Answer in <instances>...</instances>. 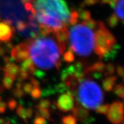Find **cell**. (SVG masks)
<instances>
[{
  "label": "cell",
  "instance_id": "obj_11",
  "mask_svg": "<svg viewBox=\"0 0 124 124\" xmlns=\"http://www.w3.org/2000/svg\"><path fill=\"white\" fill-rule=\"evenodd\" d=\"M14 29L10 24L5 22H0V41L6 43L13 37Z\"/></svg>",
  "mask_w": 124,
  "mask_h": 124
},
{
  "label": "cell",
  "instance_id": "obj_36",
  "mask_svg": "<svg viewBox=\"0 0 124 124\" xmlns=\"http://www.w3.org/2000/svg\"><path fill=\"white\" fill-rule=\"evenodd\" d=\"M18 106V102L17 101V100L14 98H11L10 99L7 103V106L8 107L9 109L10 110H15L16 109V108Z\"/></svg>",
  "mask_w": 124,
  "mask_h": 124
},
{
  "label": "cell",
  "instance_id": "obj_35",
  "mask_svg": "<svg viewBox=\"0 0 124 124\" xmlns=\"http://www.w3.org/2000/svg\"><path fill=\"white\" fill-rule=\"evenodd\" d=\"M82 23H84L85 25H86L87 26L89 27L90 28H91L92 30H95L97 26V22L92 19V18L89 19L87 21L83 22Z\"/></svg>",
  "mask_w": 124,
  "mask_h": 124
},
{
  "label": "cell",
  "instance_id": "obj_40",
  "mask_svg": "<svg viewBox=\"0 0 124 124\" xmlns=\"http://www.w3.org/2000/svg\"><path fill=\"white\" fill-rule=\"evenodd\" d=\"M99 3V0H83L82 6L81 8H84L85 6H91Z\"/></svg>",
  "mask_w": 124,
  "mask_h": 124
},
{
  "label": "cell",
  "instance_id": "obj_20",
  "mask_svg": "<svg viewBox=\"0 0 124 124\" xmlns=\"http://www.w3.org/2000/svg\"><path fill=\"white\" fill-rule=\"evenodd\" d=\"M77 10L78 12L79 20L80 19L82 22H85L91 18V13L88 10H85L83 8H79Z\"/></svg>",
  "mask_w": 124,
  "mask_h": 124
},
{
  "label": "cell",
  "instance_id": "obj_49",
  "mask_svg": "<svg viewBox=\"0 0 124 124\" xmlns=\"http://www.w3.org/2000/svg\"><path fill=\"white\" fill-rule=\"evenodd\" d=\"M5 121H6V119H4V118H1V117H0V124H4Z\"/></svg>",
  "mask_w": 124,
  "mask_h": 124
},
{
  "label": "cell",
  "instance_id": "obj_47",
  "mask_svg": "<svg viewBox=\"0 0 124 124\" xmlns=\"http://www.w3.org/2000/svg\"><path fill=\"white\" fill-rule=\"evenodd\" d=\"M110 0H99V2L101 3L102 4H109Z\"/></svg>",
  "mask_w": 124,
  "mask_h": 124
},
{
  "label": "cell",
  "instance_id": "obj_21",
  "mask_svg": "<svg viewBox=\"0 0 124 124\" xmlns=\"http://www.w3.org/2000/svg\"><path fill=\"white\" fill-rule=\"evenodd\" d=\"M63 60L64 62H66L68 63H72V62L75 61V54L73 50H72L70 47L69 46L68 48V50L64 52L63 54Z\"/></svg>",
  "mask_w": 124,
  "mask_h": 124
},
{
  "label": "cell",
  "instance_id": "obj_31",
  "mask_svg": "<svg viewBox=\"0 0 124 124\" xmlns=\"http://www.w3.org/2000/svg\"><path fill=\"white\" fill-rule=\"evenodd\" d=\"M50 106H51L50 101L48 99H41L39 101L37 108H47V109H48Z\"/></svg>",
  "mask_w": 124,
  "mask_h": 124
},
{
  "label": "cell",
  "instance_id": "obj_22",
  "mask_svg": "<svg viewBox=\"0 0 124 124\" xmlns=\"http://www.w3.org/2000/svg\"><path fill=\"white\" fill-rule=\"evenodd\" d=\"M119 22V19L115 13H112L110 16H109L106 19V23L108 26L110 28H115Z\"/></svg>",
  "mask_w": 124,
  "mask_h": 124
},
{
  "label": "cell",
  "instance_id": "obj_43",
  "mask_svg": "<svg viewBox=\"0 0 124 124\" xmlns=\"http://www.w3.org/2000/svg\"><path fill=\"white\" fill-rule=\"evenodd\" d=\"M7 109V103L2 100L0 101V114H4Z\"/></svg>",
  "mask_w": 124,
  "mask_h": 124
},
{
  "label": "cell",
  "instance_id": "obj_30",
  "mask_svg": "<svg viewBox=\"0 0 124 124\" xmlns=\"http://www.w3.org/2000/svg\"><path fill=\"white\" fill-rule=\"evenodd\" d=\"M63 124H77V119L73 115L64 116L62 119Z\"/></svg>",
  "mask_w": 124,
  "mask_h": 124
},
{
  "label": "cell",
  "instance_id": "obj_52",
  "mask_svg": "<svg viewBox=\"0 0 124 124\" xmlns=\"http://www.w3.org/2000/svg\"><path fill=\"white\" fill-rule=\"evenodd\" d=\"M0 70H1V67H0Z\"/></svg>",
  "mask_w": 124,
  "mask_h": 124
},
{
  "label": "cell",
  "instance_id": "obj_5",
  "mask_svg": "<svg viewBox=\"0 0 124 124\" xmlns=\"http://www.w3.org/2000/svg\"><path fill=\"white\" fill-rule=\"evenodd\" d=\"M10 25L18 22H28L35 19V14L25 8L22 0H0V20Z\"/></svg>",
  "mask_w": 124,
  "mask_h": 124
},
{
  "label": "cell",
  "instance_id": "obj_38",
  "mask_svg": "<svg viewBox=\"0 0 124 124\" xmlns=\"http://www.w3.org/2000/svg\"><path fill=\"white\" fill-rule=\"evenodd\" d=\"M33 124H48V122L45 118L37 115L34 119Z\"/></svg>",
  "mask_w": 124,
  "mask_h": 124
},
{
  "label": "cell",
  "instance_id": "obj_1",
  "mask_svg": "<svg viewBox=\"0 0 124 124\" xmlns=\"http://www.w3.org/2000/svg\"><path fill=\"white\" fill-rule=\"evenodd\" d=\"M35 17L39 26L47 27L52 32L69 24L70 12L65 0H33Z\"/></svg>",
  "mask_w": 124,
  "mask_h": 124
},
{
  "label": "cell",
  "instance_id": "obj_24",
  "mask_svg": "<svg viewBox=\"0 0 124 124\" xmlns=\"http://www.w3.org/2000/svg\"><path fill=\"white\" fill-rule=\"evenodd\" d=\"M116 68L115 66L112 63H108L106 65L105 67V70L103 72V75L105 76V77H108V76H111L113 75L115 72Z\"/></svg>",
  "mask_w": 124,
  "mask_h": 124
},
{
  "label": "cell",
  "instance_id": "obj_18",
  "mask_svg": "<svg viewBox=\"0 0 124 124\" xmlns=\"http://www.w3.org/2000/svg\"><path fill=\"white\" fill-rule=\"evenodd\" d=\"M114 8L117 17L124 23V0H118Z\"/></svg>",
  "mask_w": 124,
  "mask_h": 124
},
{
  "label": "cell",
  "instance_id": "obj_29",
  "mask_svg": "<svg viewBox=\"0 0 124 124\" xmlns=\"http://www.w3.org/2000/svg\"><path fill=\"white\" fill-rule=\"evenodd\" d=\"M38 109V115L45 118L46 119L50 120L51 119L50 112L47 108H37Z\"/></svg>",
  "mask_w": 124,
  "mask_h": 124
},
{
  "label": "cell",
  "instance_id": "obj_50",
  "mask_svg": "<svg viewBox=\"0 0 124 124\" xmlns=\"http://www.w3.org/2000/svg\"><path fill=\"white\" fill-rule=\"evenodd\" d=\"M4 124H13L11 122H10V121L9 119H7V120H6V121L4 122Z\"/></svg>",
  "mask_w": 124,
  "mask_h": 124
},
{
  "label": "cell",
  "instance_id": "obj_26",
  "mask_svg": "<svg viewBox=\"0 0 124 124\" xmlns=\"http://www.w3.org/2000/svg\"><path fill=\"white\" fill-rule=\"evenodd\" d=\"M113 92L116 96L122 98L124 99V85L117 84L115 85L113 88Z\"/></svg>",
  "mask_w": 124,
  "mask_h": 124
},
{
  "label": "cell",
  "instance_id": "obj_51",
  "mask_svg": "<svg viewBox=\"0 0 124 124\" xmlns=\"http://www.w3.org/2000/svg\"><path fill=\"white\" fill-rule=\"evenodd\" d=\"M1 100H2V97H1V96L0 95V101H1Z\"/></svg>",
  "mask_w": 124,
  "mask_h": 124
},
{
  "label": "cell",
  "instance_id": "obj_19",
  "mask_svg": "<svg viewBox=\"0 0 124 124\" xmlns=\"http://www.w3.org/2000/svg\"><path fill=\"white\" fill-rule=\"evenodd\" d=\"M15 80L16 79L13 77L4 73V77L2 79V85L4 86V88L7 90H11Z\"/></svg>",
  "mask_w": 124,
  "mask_h": 124
},
{
  "label": "cell",
  "instance_id": "obj_46",
  "mask_svg": "<svg viewBox=\"0 0 124 124\" xmlns=\"http://www.w3.org/2000/svg\"><path fill=\"white\" fill-rule=\"evenodd\" d=\"M117 1H118V0H110L109 5L110 6L111 8H115L116 4V2H117Z\"/></svg>",
  "mask_w": 124,
  "mask_h": 124
},
{
  "label": "cell",
  "instance_id": "obj_7",
  "mask_svg": "<svg viewBox=\"0 0 124 124\" xmlns=\"http://www.w3.org/2000/svg\"><path fill=\"white\" fill-rule=\"evenodd\" d=\"M107 117L112 124H120L124 120V104L121 101H115L110 105Z\"/></svg>",
  "mask_w": 124,
  "mask_h": 124
},
{
  "label": "cell",
  "instance_id": "obj_8",
  "mask_svg": "<svg viewBox=\"0 0 124 124\" xmlns=\"http://www.w3.org/2000/svg\"><path fill=\"white\" fill-rule=\"evenodd\" d=\"M74 102V96L70 90H68L66 93L61 94L58 97L55 105L60 111L63 112H68L73 109L75 104Z\"/></svg>",
  "mask_w": 124,
  "mask_h": 124
},
{
  "label": "cell",
  "instance_id": "obj_15",
  "mask_svg": "<svg viewBox=\"0 0 124 124\" xmlns=\"http://www.w3.org/2000/svg\"><path fill=\"white\" fill-rule=\"evenodd\" d=\"M35 68V66L34 63L32 62L30 57H28L26 59L23 60L22 62H20L19 70L25 71V72H28L30 75H32Z\"/></svg>",
  "mask_w": 124,
  "mask_h": 124
},
{
  "label": "cell",
  "instance_id": "obj_34",
  "mask_svg": "<svg viewBox=\"0 0 124 124\" xmlns=\"http://www.w3.org/2000/svg\"><path fill=\"white\" fill-rule=\"evenodd\" d=\"M31 97L33 99H39L41 97V88L40 87H34L30 93Z\"/></svg>",
  "mask_w": 124,
  "mask_h": 124
},
{
  "label": "cell",
  "instance_id": "obj_6",
  "mask_svg": "<svg viewBox=\"0 0 124 124\" xmlns=\"http://www.w3.org/2000/svg\"><path fill=\"white\" fill-rule=\"evenodd\" d=\"M116 44V39L114 35L101 21L97 22V26L94 32V50L95 54L103 59V57L108 53Z\"/></svg>",
  "mask_w": 124,
  "mask_h": 124
},
{
  "label": "cell",
  "instance_id": "obj_25",
  "mask_svg": "<svg viewBox=\"0 0 124 124\" xmlns=\"http://www.w3.org/2000/svg\"><path fill=\"white\" fill-rule=\"evenodd\" d=\"M53 87L56 93H59V94L66 93V91H68L69 90L68 86L63 81L62 82V83H58L57 84H55Z\"/></svg>",
  "mask_w": 124,
  "mask_h": 124
},
{
  "label": "cell",
  "instance_id": "obj_48",
  "mask_svg": "<svg viewBox=\"0 0 124 124\" xmlns=\"http://www.w3.org/2000/svg\"><path fill=\"white\" fill-rule=\"evenodd\" d=\"M4 86L2 85H0V94H1V93H3L4 92Z\"/></svg>",
  "mask_w": 124,
  "mask_h": 124
},
{
  "label": "cell",
  "instance_id": "obj_28",
  "mask_svg": "<svg viewBox=\"0 0 124 124\" xmlns=\"http://www.w3.org/2000/svg\"><path fill=\"white\" fill-rule=\"evenodd\" d=\"M79 22V16H78V12L77 10H73L70 13V20H69V24L70 25H75Z\"/></svg>",
  "mask_w": 124,
  "mask_h": 124
},
{
  "label": "cell",
  "instance_id": "obj_37",
  "mask_svg": "<svg viewBox=\"0 0 124 124\" xmlns=\"http://www.w3.org/2000/svg\"><path fill=\"white\" fill-rule=\"evenodd\" d=\"M33 88H34V86H33V85L32 84L31 82H29V83H24L22 86V89L24 93H25V94H30Z\"/></svg>",
  "mask_w": 124,
  "mask_h": 124
},
{
  "label": "cell",
  "instance_id": "obj_12",
  "mask_svg": "<svg viewBox=\"0 0 124 124\" xmlns=\"http://www.w3.org/2000/svg\"><path fill=\"white\" fill-rule=\"evenodd\" d=\"M16 112L18 116H19L26 123L28 124L29 119L33 116V109L32 108H25L23 105H18L16 108Z\"/></svg>",
  "mask_w": 124,
  "mask_h": 124
},
{
  "label": "cell",
  "instance_id": "obj_16",
  "mask_svg": "<svg viewBox=\"0 0 124 124\" xmlns=\"http://www.w3.org/2000/svg\"><path fill=\"white\" fill-rule=\"evenodd\" d=\"M117 77L116 76H108L102 81V87L106 92H110L112 90L116 84Z\"/></svg>",
  "mask_w": 124,
  "mask_h": 124
},
{
  "label": "cell",
  "instance_id": "obj_13",
  "mask_svg": "<svg viewBox=\"0 0 124 124\" xmlns=\"http://www.w3.org/2000/svg\"><path fill=\"white\" fill-rule=\"evenodd\" d=\"M72 110L73 116L75 117L76 119L82 123H84L90 117V113L88 110L84 107L78 106L75 108H73Z\"/></svg>",
  "mask_w": 124,
  "mask_h": 124
},
{
  "label": "cell",
  "instance_id": "obj_42",
  "mask_svg": "<svg viewBox=\"0 0 124 124\" xmlns=\"http://www.w3.org/2000/svg\"><path fill=\"white\" fill-rule=\"evenodd\" d=\"M116 73L119 77L124 78V66H121V65H118L116 68Z\"/></svg>",
  "mask_w": 124,
  "mask_h": 124
},
{
  "label": "cell",
  "instance_id": "obj_3",
  "mask_svg": "<svg viewBox=\"0 0 124 124\" xmlns=\"http://www.w3.org/2000/svg\"><path fill=\"white\" fill-rule=\"evenodd\" d=\"M68 40L70 47L79 57H89L94 50V32L84 23L72 26L68 31Z\"/></svg>",
  "mask_w": 124,
  "mask_h": 124
},
{
  "label": "cell",
  "instance_id": "obj_23",
  "mask_svg": "<svg viewBox=\"0 0 124 124\" xmlns=\"http://www.w3.org/2000/svg\"><path fill=\"white\" fill-rule=\"evenodd\" d=\"M56 94V92L54 89L53 86L48 85L46 88L41 89V97H48Z\"/></svg>",
  "mask_w": 124,
  "mask_h": 124
},
{
  "label": "cell",
  "instance_id": "obj_17",
  "mask_svg": "<svg viewBox=\"0 0 124 124\" xmlns=\"http://www.w3.org/2000/svg\"><path fill=\"white\" fill-rule=\"evenodd\" d=\"M105 67H106V64L103 62H101V61H99L97 62H95L94 63H93V65H91L90 66H89L86 69H85V76L88 73H89V72H93V71H97V72H103V71L105 70Z\"/></svg>",
  "mask_w": 124,
  "mask_h": 124
},
{
  "label": "cell",
  "instance_id": "obj_27",
  "mask_svg": "<svg viewBox=\"0 0 124 124\" xmlns=\"http://www.w3.org/2000/svg\"><path fill=\"white\" fill-rule=\"evenodd\" d=\"M33 76H35L36 79L39 80V81H44L46 77V73L44 71L39 69H35V70L33 71L32 74Z\"/></svg>",
  "mask_w": 124,
  "mask_h": 124
},
{
  "label": "cell",
  "instance_id": "obj_33",
  "mask_svg": "<svg viewBox=\"0 0 124 124\" xmlns=\"http://www.w3.org/2000/svg\"><path fill=\"white\" fill-rule=\"evenodd\" d=\"M12 94H13V96L14 97L17 98V99H22L24 95H25V93L23 92L22 88H15L12 91Z\"/></svg>",
  "mask_w": 124,
  "mask_h": 124
},
{
  "label": "cell",
  "instance_id": "obj_44",
  "mask_svg": "<svg viewBox=\"0 0 124 124\" xmlns=\"http://www.w3.org/2000/svg\"><path fill=\"white\" fill-rule=\"evenodd\" d=\"M30 78V82L33 85L34 87H40V82L39 80L34 77H29Z\"/></svg>",
  "mask_w": 124,
  "mask_h": 124
},
{
  "label": "cell",
  "instance_id": "obj_4",
  "mask_svg": "<svg viewBox=\"0 0 124 124\" xmlns=\"http://www.w3.org/2000/svg\"><path fill=\"white\" fill-rule=\"evenodd\" d=\"M76 100L83 107L89 110H95L102 104L104 99L101 88L90 79H83L79 83L77 90H70Z\"/></svg>",
  "mask_w": 124,
  "mask_h": 124
},
{
  "label": "cell",
  "instance_id": "obj_9",
  "mask_svg": "<svg viewBox=\"0 0 124 124\" xmlns=\"http://www.w3.org/2000/svg\"><path fill=\"white\" fill-rule=\"evenodd\" d=\"M31 39H28V41L22 42L13 48L10 51V56L13 58L14 61L18 63H20L23 60L29 57L28 53V45Z\"/></svg>",
  "mask_w": 124,
  "mask_h": 124
},
{
  "label": "cell",
  "instance_id": "obj_10",
  "mask_svg": "<svg viewBox=\"0 0 124 124\" xmlns=\"http://www.w3.org/2000/svg\"><path fill=\"white\" fill-rule=\"evenodd\" d=\"M55 37L57 41V44L59 46L61 53L63 54L66 51L67 42L68 41V27L65 26L61 28L60 30L56 31Z\"/></svg>",
  "mask_w": 124,
  "mask_h": 124
},
{
  "label": "cell",
  "instance_id": "obj_45",
  "mask_svg": "<svg viewBox=\"0 0 124 124\" xmlns=\"http://www.w3.org/2000/svg\"><path fill=\"white\" fill-rule=\"evenodd\" d=\"M6 53V51L4 46H0V57H4Z\"/></svg>",
  "mask_w": 124,
  "mask_h": 124
},
{
  "label": "cell",
  "instance_id": "obj_2",
  "mask_svg": "<svg viewBox=\"0 0 124 124\" xmlns=\"http://www.w3.org/2000/svg\"><path fill=\"white\" fill-rule=\"evenodd\" d=\"M28 53L35 66L43 70L59 69L62 66V54L57 42L48 36H41L31 40Z\"/></svg>",
  "mask_w": 124,
  "mask_h": 124
},
{
  "label": "cell",
  "instance_id": "obj_32",
  "mask_svg": "<svg viewBox=\"0 0 124 124\" xmlns=\"http://www.w3.org/2000/svg\"><path fill=\"white\" fill-rule=\"evenodd\" d=\"M110 105L109 104H105V105H102L101 104L100 106L95 109V112L98 114H101V115H106L107 114L108 109H109Z\"/></svg>",
  "mask_w": 124,
  "mask_h": 124
},
{
  "label": "cell",
  "instance_id": "obj_39",
  "mask_svg": "<svg viewBox=\"0 0 124 124\" xmlns=\"http://www.w3.org/2000/svg\"><path fill=\"white\" fill-rule=\"evenodd\" d=\"M86 75L90 76L91 77L94 78V79H101L103 75V72H101L93 71V72H90L88 73Z\"/></svg>",
  "mask_w": 124,
  "mask_h": 124
},
{
  "label": "cell",
  "instance_id": "obj_14",
  "mask_svg": "<svg viewBox=\"0 0 124 124\" xmlns=\"http://www.w3.org/2000/svg\"><path fill=\"white\" fill-rule=\"evenodd\" d=\"M4 74L13 77L15 79H17V76L19 72V66L14 63L13 62H9L5 63V66L3 68Z\"/></svg>",
  "mask_w": 124,
  "mask_h": 124
},
{
  "label": "cell",
  "instance_id": "obj_41",
  "mask_svg": "<svg viewBox=\"0 0 124 124\" xmlns=\"http://www.w3.org/2000/svg\"><path fill=\"white\" fill-rule=\"evenodd\" d=\"M29 77H30V74L28 72H25V71L19 70V75H18L17 79L22 80V81H25V80L28 79Z\"/></svg>",
  "mask_w": 124,
  "mask_h": 124
}]
</instances>
